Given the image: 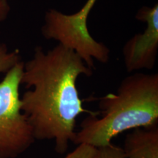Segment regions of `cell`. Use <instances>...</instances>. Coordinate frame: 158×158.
<instances>
[{
    "label": "cell",
    "mask_w": 158,
    "mask_h": 158,
    "mask_svg": "<svg viewBox=\"0 0 158 158\" xmlns=\"http://www.w3.org/2000/svg\"><path fill=\"white\" fill-rule=\"evenodd\" d=\"M122 149L127 158H158V127L132 130Z\"/></svg>",
    "instance_id": "6"
},
{
    "label": "cell",
    "mask_w": 158,
    "mask_h": 158,
    "mask_svg": "<svg viewBox=\"0 0 158 158\" xmlns=\"http://www.w3.org/2000/svg\"><path fill=\"white\" fill-rule=\"evenodd\" d=\"M23 63L13 67L0 82V158H16L35 143L30 124L21 108L19 86Z\"/></svg>",
    "instance_id": "3"
},
{
    "label": "cell",
    "mask_w": 158,
    "mask_h": 158,
    "mask_svg": "<svg viewBox=\"0 0 158 158\" xmlns=\"http://www.w3.org/2000/svg\"><path fill=\"white\" fill-rule=\"evenodd\" d=\"M96 149L97 148L89 144L80 143L64 158H94Z\"/></svg>",
    "instance_id": "9"
},
{
    "label": "cell",
    "mask_w": 158,
    "mask_h": 158,
    "mask_svg": "<svg viewBox=\"0 0 158 158\" xmlns=\"http://www.w3.org/2000/svg\"><path fill=\"white\" fill-rule=\"evenodd\" d=\"M136 19L146 22L147 29L131 37L123 48L124 62L128 73L152 70L155 67L158 50V5L143 6L138 11Z\"/></svg>",
    "instance_id": "5"
},
{
    "label": "cell",
    "mask_w": 158,
    "mask_h": 158,
    "mask_svg": "<svg viewBox=\"0 0 158 158\" xmlns=\"http://www.w3.org/2000/svg\"><path fill=\"white\" fill-rule=\"evenodd\" d=\"M94 158H127L122 147L110 143L104 147L97 148Z\"/></svg>",
    "instance_id": "8"
},
{
    "label": "cell",
    "mask_w": 158,
    "mask_h": 158,
    "mask_svg": "<svg viewBox=\"0 0 158 158\" xmlns=\"http://www.w3.org/2000/svg\"><path fill=\"white\" fill-rule=\"evenodd\" d=\"M96 2L87 0L78 12L70 15L50 9L45 13L42 27L43 37L73 49L91 69L94 66V59L107 63L110 57L108 47L96 41L88 30L87 19Z\"/></svg>",
    "instance_id": "4"
},
{
    "label": "cell",
    "mask_w": 158,
    "mask_h": 158,
    "mask_svg": "<svg viewBox=\"0 0 158 158\" xmlns=\"http://www.w3.org/2000/svg\"><path fill=\"white\" fill-rule=\"evenodd\" d=\"M10 12L7 0H0V22L7 18ZM21 62L19 51L9 52L5 44L0 45V73H7L17 63Z\"/></svg>",
    "instance_id": "7"
},
{
    "label": "cell",
    "mask_w": 158,
    "mask_h": 158,
    "mask_svg": "<svg viewBox=\"0 0 158 158\" xmlns=\"http://www.w3.org/2000/svg\"><path fill=\"white\" fill-rule=\"evenodd\" d=\"M81 75L91 76L92 69L76 51L60 43L46 52L36 47L33 58L23 63L21 84L32 89L21 97V110L35 140L53 141L54 150L60 155L73 143L77 117L98 113L83 107L76 86Z\"/></svg>",
    "instance_id": "1"
},
{
    "label": "cell",
    "mask_w": 158,
    "mask_h": 158,
    "mask_svg": "<svg viewBox=\"0 0 158 158\" xmlns=\"http://www.w3.org/2000/svg\"><path fill=\"white\" fill-rule=\"evenodd\" d=\"M100 112L83 120L73 143L95 148L108 145L116 136L138 127L158 124V75L135 73L124 78L116 93L100 99Z\"/></svg>",
    "instance_id": "2"
}]
</instances>
